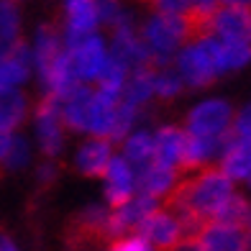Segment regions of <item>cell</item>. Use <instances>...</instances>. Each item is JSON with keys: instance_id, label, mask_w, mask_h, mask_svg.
I'll return each mask as SVG.
<instances>
[{"instance_id": "cell-10", "label": "cell", "mask_w": 251, "mask_h": 251, "mask_svg": "<svg viewBox=\"0 0 251 251\" xmlns=\"http://www.w3.org/2000/svg\"><path fill=\"white\" fill-rule=\"evenodd\" d=\"M93 102V90L87 85H75L70 93L62 95V113L59 121L72 131H87V113Z\"/></svg>"}, {"instance_id": "cell-11", "label": "cell", "mask_w": 251, "mask_h": 251, "mask_svg": "<svg viewBox=\"0 0 251 251\" xmlns=\"http://www.w3.org/2000/svg\"><path fill=\"white\" fill-rule=\"evenodd\" d=\"M179 182V172L177 169H169V167H159V164H151L146 167L144 172L133 175V190L139 195H146V198H159V195H169L175 190V185Z\"/></svg>"}, {"instance_id": "cell-33", "label": "cell", "mask_w": 251, "mask_h": 251, "mask_svg": "<svg viewBox=\"0 0 251 251\" xmlns=\"http://www.w3.org/2000/svg\"><path fill=\"white\" fill-rule=\"evenodd\" d=\"M10 139H13L10 133L0 131V164H3V159H5V154H8V149H10Z\"/></svg>"}, {"instance_id": "cell-35", "label": "cell", "mask_w": 251, "mask_h": 251, "mask_svg": "<svg viewBox=\"0 0 251 251\" xmlns=\"http://www.w3.org/2000/svg\"><path fill=\"white\" fill-rule=\"evenodd\" d=\"M0 251H18V249L13 246V241H10L8 236H3V233H0Z\"/></svg>"}, {"instance_id": "cell-29", "label": "cell", "mask_w": 251, "mask_h": 251, "mask_svg": "<svg viewBox=\"0 0 251 251\" xmlns=\"http://www.w3.org/2000/svg\"><path fill=\"white\" fill-rule=\"evenodd\" d=\"M28 162V144L24 136H13L10 139V149L3 159V167L5 169H21V167H26Z\"/></svg>"}, {"instance_id": "cell-24", "label": "cell", "mask_w": 251, "mask_h": 251, "mask_svg": "<svg viewBox=\"0 0 251 251\" xmlns=\"http://www.w3.org/2000/svg\"><path fill=\"white\" fill-rule=\"evenodd\" d=\"M26 116V98L18 90H3L0 93V131L10 133Z\"/></svg>"}, {"instance_id": "cell-37", "label": "cell", "mask_w": 251, "mask_h": 251, "mask_svg": "<svg viewBox=\"0 0 251 251\" xmlns=\"http://www.w3.org/2000/svg\"><path fill=\"white\" fill-rule=\"evenodd\" d=\"M246 233H249V246H251V213H249V228H246Z\"/></svg>"}, {"instance_id": "cell-3", "label": "cell", "mask_w": 251, "mask_h": 251, "mask_svg": "<svg viewBox=\"0 0 251 251\" xmlns=\"http://www.w3.org/2000/svg\"><path fill=\"white\" fill-rule=\"evenodd\" d=\"M213 36L223 44H251V5H218L213 13Z\"/></svg>"}, {"instance_id": "cell-26", "label": "cell", "mask_w": 251, "mask_h": 251, "mask_svg": "<svg viewBox=\"0 0 251 251\" xmlns=\"http://www.w3.org/2000/svg\"><path fill=\"white\" fill-rule=\"evenodd\" d=\"M136 116H139V113H136L133 105L118 102L116 110H113V123H110V131H108L110 141H123V139H126V133H128V128L133 126ZM110 141H108V144H110Z\"/></svg>"}, {"instance_id": "cell-18", "label": "cell", "mask_w": 251, "mask_h": 251, "mask_svg": "<svg viewBox=\"0 0 251 251\" xmlns=\"http://www.w3.org/2000/svg\"><path fill=\"white\" fill-rule=\"evenodd\" d=\"M110 159H113L110 144L105 139H93V141H87L82 149H79V154H77V169L82 175L100 177V175H105Z\"/></svg>"}, {"instance_id": "cell-25", "label": "cell", "mask_w": 251, "mask_h": 251, "mask_svg": "<svg viewBox=\"0 0 251 251\" xmlns=\"http://www.w3.org/2000/svg\"><path fill=\"white\" fill-rule=\"evenodd\" d=\"M182 90V79L177 72L167 70V67H154L151 70V93L162 98H175Z\"/></svg>"}, {"instance_id": "cell-12", "label": "cell", "mask_w": 251, "mask_h": 251, "mask_svg": "<svg viewBox=\"0 0 251 251\" xmlns=\"http://www.w3.org/2000/svg\"><path fill=\"white\" fill-rule=\"evenodd\" d=\"M105 200L110 208H121L133 198V169L123 162V159H110L105 169Z\"/></svg>"}, {"instance_id": "cell-36", "label": "cell", "mask_w": 251, "mask_h": 251, "mask_svg": "<svg viewBox=\"0 0 251 251\" xmlns=\"http://www.w3.org/2000/svg\"><path fill=\"white\" fill-rule=\"evenodd\" d=\"M8 54V47H5V44L3 41H0V59H3V56Z\"/></svg>"}, {"instance_id": "cell-17", "label": "cell", "mask_w": 251, "mask_h": 251, "mask_svg": "<svg viewBox=\"0 0 251 251\" xmlns=\"http://www.w3.org/2000/svg\"><path fill=\"white\" fill-rule=\"evenodd\" d=\"M121 159L133 169V175L144 172L146 167L154 164V139L146 131L131 133L123 144V156Z\"/></svg>"}, {"instance_id": "cell-32", "label": "cell", "mask_w": 251, "mask_h": 251, "mask_svg": "<svg viewBox=\"0 0 251 251\" xmlns=\"http://www.w3.org/2000/svg\"><path fill=\"white\" fill-rule=\"evenodd\" d=\"M56 177V167L54 164H44L41 169H39V179L41 182H51Z\"/></svg>"}, {"instance_id": "cell-34", "label": "cell", "mask_w": 251, "mask_h": 251, "mask_svg": "<svg viewBox=\"0 0 251 251\" xmlns=\"http://www.w3.org/2000/svg\"><path fill=\"white\" fill-rule=\"evenodd\" d=\"M175 251H202V246H200L198 238H190V241H182Z\"/></svg>"}, {"instance_id": "cell-4", "label": "cell", "mask_w": 251, "mask_h": 251, "mask_svg": "<svg viewBox=\"0 0 251 251\" xmlns=\"http://www.w3.org/2000/svg\"><path fill=\"white\" fill-rule=\"evenodd\" d=\"M231 105L226 100H208L187 116V133L200 139H215L231 131Z\"/></svg>"}, {"instance_id": "cell-31", "label": "cell", "mask_w": 251, "mask_h": 251, "mask_svg": "<svg viewBox=\"0 0 251 251\" xmlns=\"http://www.w3.org/2000/svg\"><path fill=\"white\" fill-rule=\"evenodd\" d=\"M108 251H151V249L146 246L139 236H131V238H121V241H116Z\"/></svg>"}, {"instance_id": "cell-27", "label": "cell", "mask_w": 251, "mask_h": 251, "mask_svg": "<svg viewBox=\"0 0 251 251\" xmlns=\"http://www.w3.org/2000/svg\"><path fill=\"white\" fill-rule=\"evenodd\" d=\"M18 26H21L18 8L13 3H0V41H3L8 49L16 44Z\"/></svg>"}, {"instance_id": "cell-1", "label": "cell", "mask_w": 251, "mask_h": 251, "mask_svg": "<svg viewBox=\"0 0 251 251\" xmlns=\"http://www.w3.org/2000/svg\"><path fill=\"white\" fill-rule=\"evenodd\" d=\"M231 195H233L231 179L218 167H205V169L179 177L175 190L167 195L164 205H167V213H172V215L190 213L210 223L213 213Z\"/></svg>"}, {"instance_id": "cell-5", "label": "cell", "mask_w": 251, "mask_h": 251, "mask_svg": "<svg viewBox=\"0 0 251 251\" xmlns=\"http://www.w3.org/2000/svg\"><path fill=\"white\" fill-rule=\"evenodd\" d=\"M139 238L151 251H175L182 244V233L175 215L159 208L139 226Z\"/></svg>"}, {"instance_id": "cell-7", "label": "cell", "mask_w": 251, "mask_h": 251, "mask_svg": "<svg viewBox=\"0 0 251 251\" xmlns=\"http://www.w3.org/2000/svg\"><path fill=\"white\" fill-rule=\"evenodd\" d=\"M154 210H156V200L146 198V195L131 198L126 205H121V208H116L113 213H108V226H105L108 238L121 236L126 231H139V226L149 218Z\"/></svg>"}, {"instance_id": "cell-9", "label": "cell", "mask_w": 251, "mask_h": 251, "mask_svg": "<svg viewBox=\"0 0 251 251\" xmlns=\"http://www.w3.org/2000/svg\"><path fill=\"white\" fill-rule=\"evenodd\" d=\"M72 56V67L77 79H98L102 67H105L108 56H105V44L98 36H90L85 44H79L75 51H70Z\"/></svg>"}, {"instance_id": "cell-23", "label": "cell", "mask_w": 251, "mask_h": 251, "mask_svg": "<svg viewBox=\"0 0 251 251\" xmlns=\"http://www.w3.org/2000/svg\"><path fill=\"white\" fill-rule=\"evenodd\" d=\"M118 102L93 93V102H90V113H87V131L95 133L98 139L108 141V131H110V123H113V110H116Z\"/></svg>"}, {"instance_id": "cell-2", "label": "cell", "mask_w": 251, "mask_h": 251, "mask_svg": "<svg viewBox=\"0 0 251 251\" xmlns=\"http://www.w3.org/2000/svg\"><path fill=\"white\" fill-rule=\"evenodd\" d=\"M144 47L149 49L154 67H167L175 49L187 41V24L182 16H164L154 13L144 26Z\"/></svg>"}, {"instance_id": "cell-20", "label": "cell", "mask_w": 251, "mask_h": 251, "mask_svg": "<svg viewBox=\"0 0 251 251\" xmlns=\"http://www.w3.org/2000/svg\"><path fill=\"white\" fill-rule=\"evenodd\" d=\"M62 51L64 49H62V39H59V33H56V28L54 26H41L39 33H36V47H33V51H31L39 72L41 75L47 72Z\"/></svg>"}, {"instance_id": "cell-21", "label": "cell", "mask_w": 251, "mask_h": 251, "mask_svg": "<svg viewBox=\"0 0 251 251\" xmlns=\"http://www.w3.org/2000/svg\"><path fill=\"white\" fill-rule=\"evenodd\" d=\"M249 213H251V205L246 202V198H241V195H233L228 198L218 210L213 213V218H210V223H215V226H228V228H249Z\"/></svg>"}, {"instance_id": "cell-38", "label": "cell", "mask_w": 251, "mask_h": 251, "mask_svg": "<svg viewBox=\"0 0 251 251\" xmlns=\"http://www.w3.org/2000/svg\"><path fill=\"white\" fill-rule=\"evenodd\" d=\"M249 185H251V175H249Z\"/></svg>"}, {"instance_id": "cell-30", "label": "cell", "mask_w": 251, "mask_h": 251, "mask_svg": "<svg viewBox=\"0 0 251 251\" xmlns=\"http://www.w3.org/2000/svg\"><path fill=\"white\" fill-rule=\"evenodd\" d=\"M231 136L233 139H251V105H246L231 123Z\"/></svg>"}, {"instance_id": "cell-19", "label": "cell", "mask_w": 251, "mask_h": 251, "mask_svg": "<svg viewBox=\"0 0 251 251\" xmlns=\"http://www.w3.org/2000/svg\"><path fill=\"white\" fill-rule=\"evenodd\" d=\"M36 133H39L41 151L47 154V156H56V154L62 151L64 133H62V121H59V116L36 110Z\"/></svg>"}, {"instance_id": "cell-6", "label": "cell", "mask_w": 251, "mask_h": 251, "mask_svg": "<svg viewBox=\"0 0 251 251\" xmlns=\"http://www.w3.org/2000/svg\"><path fill=\"white\" fill-rule=\"evenodd\" d=\"M64 44H67V51H75L79 44H85L90 36L95 33L98 26V8L95 3H72L64 5Z\"/></svg>"}, {"instance_id": "cell-13", "label": "cell", "mask_w": 251, "mask_h": 251, "mask_svg": "<svg viewBox=\"0 0 251 251\" xmlns=\"http://www.w3.org/2000/svg\"><path fill=\"white\" fill-rule=\"evenodd\" d=\"M28 72H31V49H26V44L16 41L8 49V54L0 59V93L26 82Z\"/></svg>"}, {"instance_id": "cell-8", "label": "cell", "mask_w": 251, "mask_h": 251, "mask_svg": "<svg viewBox=\"0 0 251 251\" xmlns=\"http://www.w3.org/2000/svg\"><path fill=\"white\" fill-rule=\"evenodd\" d=\"M177 64H179V79H185V82L190 87H205V85H210L215 77V70H213V64L210 59L202 54V49L198 47V44H192V47H187L185 51H182L177 56Z\"/></svg>"}, {"instance_id": "cell-15", "label": "cell", "mask_w": 251, "mask_h": 251, "mask_svg": "<svg viewBox=\"0 0 251 251\" xmlns=\"http://www.w3.org/2000/svg\"><path fill=\"white\" fill-rule=\"evenodd\" d=\"M221 172L228 179H249L251 175V139H233L221 156Z\"/></svg>"}, {"instance_id": "cell-14", "label": "cell", "mask_w": 251, "mask_h": 251, "mask_svg": "<svg viewBox=\"0 0 251 251\" xmlns=\"http://www.w3.org/2000/svg\"><path fill=\"white\" fill-rule=\"evenodd\" d=\"M198 241H200L202 251H246L249 249V233L244 228H228V226L208 223Z\"/></svg>"}, {"instance_id": "cell-28", "label": "cell", "mask_w": 251, "mask_h": 251, "mask_svg": "<svg viewBox=\"0 0 251 251\" xmlns=\"http://www.w3.org/2000/svg\"><path fill=\"white\" fill-rule=\"evenodd\" d=\"M251 62V44H223L221 41V67L223 72L238 70Z\"/></svg>"}, {"instance_id": "cell-22", "label": "cell", "mask_w": 251, "mask_h": 251, "mask_svg": "<svg viewBox=\"0 0 251 251\" xmlns=\"http://www.w3.org/2000/svg\"><path fill=\"white\" fill-rule=\"evenodd\" d=\"M151 70H133V72L126 75V82H123V90H121V98H123L121 102L139 108L154 95L151 93Z\"/></svg>"}, {"instance_id": "cell-16", "label": "cell", "mask_w": 251, "mask_h": 251, "mask_svg": "<svg viewBox=\"0 0 251 251\" xmlns=\"http://www.w3.org/2000/svg\"><path fill=\"white\" fill-rule=\"evenodd\" d=\"M182 136L185 131L177 126H164L154 136V164L177 169L179 167V151H182Z\"/></svg>"}]
</instances>
